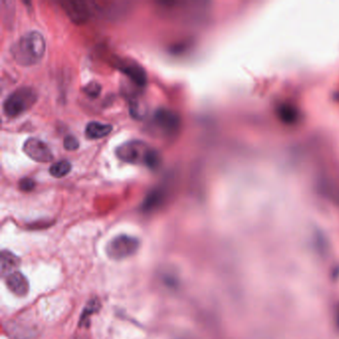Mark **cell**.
Instances as JSON below:
<instances>
[{
	"mask_svg": "<svg viewBox=\"0 0 339 339\" xmlns=\"http://www.w3.org/2000/svg\"><path fill=\"white\" fill-rule=\"evenodd\" d=\"M46 52V42L41 33L31 31L21 36L11 47V54L17 64L29 67L41 62Z\"/></svg>",
	"mask_w": 339,
	"mask_h": 339,
	"instance_id": "1",
	"label": "cell"
},
{
	"mask_svg": "<svg viewBox=\"0 0 339 339\" xmlns=\"http://www.w3.org/2000/svg\"><path fill=\"white\" fill-rule=\"evenodd\" d=\"M116 156L127 163L155 168L159 165L160 156L156 149L141 140H130L116 148Z\"/></svg>",
	"mask_w": 339,
	"mask_h": 339,
	"instance_id": "2",
	"label": "cell"
},
{
	"mask_svg": "<svg viewBox=\"0 0 339 339\" xmlns=\"http://www.w3.org/2000/svg\"><path fill=\"white\" fill-rule=\"evenodd\" d=\"M38 100V94L31 87H21L12 92L3 103V113L7 117H15L30 110Z\"/></svg>",
	"mask_w": 339,
	"mask_h": 339,
	"instance_id": "3",
	"label": "cell"
},
{
	"mask_svg": "<svg viewBox=\"0 0 339 339\" xmlns=\"http://www.w3.org/2000/svg\"><path fill=\"white\" fill-rule=\"evenodd\" d=\"M139 240L133 236L121 234L113 238L106 246L107 256L114 261L125 260L139 249Z\"/></svg>",
	"mask_w": 339,
	"mask_h": 339,
	"instance_id": "4",
	"label": "cell"
},
{
	"mask_svg": "<svg viewBox=\"0 0 339 339\" xmlns=\"http://www.w3.org/2000/svg\"><path fill=\"white\" fill-rule=\"evenodd\" d=\"M181 120L179 115L167 109L157 110L152 118V125L160 134L164 136H173L180 128Z\"/></svg>",
	"mask_w": 339,
	"mask_h": 339,
	"instance_id": "5",
	"label": "cell"
},
{
	"mask_svg": "<svg viewBox=\"0 0 339 339\" xmlns=\"http://www.w3.org/2000/svg\"><path fill=\"white\" fill-rule=\"evenodd\" d=\"M23 151L28 157L37 162L46 163L54 158L52 150L48 144L35 137H30L24 142Z\"/></svg>",
	"mask_w": 339,
	"mask_h": 339,
	"instance_id": "6",
	"label": "cell"
},
{
	"mask_svg": "<svg viewBox=\"0 0 339 339\" xmlns=\"http://www.w3.org/2000/svg\"><path fill=\"white\" fill-rule=\"evenodd\" d=\"M63 10L66 12L68 17L77 24L86 23L91 15L92 8L87 2L83 1H68L62 3Z\"/></svg>",
	"mask_w": 339,
	"mask_h": 339,
	"instance_id": "7",
	"label": "cell"
},
{
	"mask_svg": "<svg viewBox=\"0 0 339 339\" xmlns=\"http://www.w3.org/2000/svg\"><path fill=\"white\" fill-rule=\"evenodd\" d=\"M5 284L8 290L16 297L23 298L28 295L30 285L27 278L21 272H14L5 278Z\"/></svg>",
	"mask_w": 339,
	"mask_h": 339,
	"instance_id": "8",
	"label": "cell"
},
{
	"mask_svg": "<svg viewBox=\"0 0 339 339\" xmlns=\"http://www.w3.org/2000/svg\"><path fill=\"white\" fill-rule=\"evenodd\" d=\"M118 69L126 75L137 86L143 87L146 84V74L142 67L133 62H120Z\"/></svg>",
	"mask_w": 339,
	"mask_h": 339,
	"instance_id": "9",
	"label": "cell"
},
{
	"mask_svg": "<svg viewBox=\"0 0 339 339\" xmlns=\"http://www.w3.org/2000/svg\"><path fill=\"white\" fill-rule=\"evenodd\" d=\"M20 265V259L14 253L8 250H3L0 257V273L2 277H7L16 272Z\"/></svg>",
	"mask_w": 339,
	"mask_h": 339,
	"instance_id": "10",
	"label": "cell"
},
{
	"mask_svg": "<svg viewBox=\"0 0 339 339\" xmlns=\"http://www.w3.org/2000/svg\"><path fill=\"white\" fill-rule=\"evenodd\" d=\"M113 130V126L111 124L99 122V121H91L86 126V136L90 139H100L108 136Z\"/></svg>",
	"mask_w": 339,
	"mask_h": 339,
	"instance_id": "11",
	"label": "cell"
},
{
	"mask_svg": "<svg viewBox=\"0 0 339 339\" xmlns=\"http://www.w3.org/2000/svg\"><path fill=\"white\" fill-rule=\"evenodd\" d=\"M277 113L279 118L287 124H293L300 118L299 110L292 104L285 103L280 105L277 110Z\"/></svg>",
	"mask_w": 339,
	"mask_h": 339,
	"instance_id": "12",
	"label": "cell"
},
{
	"mask_svg": "<svg viewBox=\"0 0 339 339\" xmlns=\"http://www.w3.org/2000/svg\"><path fill=\"white\" fill-rule=\"evenodd\" d=\"M101 309V303L98 299H93L91 300L86 308L84 309L82 315H81V318H80V321H79V327L80 328H88L89 325H90V321H91V318L97 314Z\"/></svg>",
	"mask_w": 339,
	"mask_h": 339,
	"instance_id": "13",
	"label": "cell"
},
{
	"mask_svg": "<svg viewBox=\"0 0 339 339\" xmlns=\"http://www.w3.org/2000/svg\"><path fill=\"white\" fill-rule=\"evenodd\" d=\"M72 170V164L68 160H59L53 163L49 169V173L56 178H62L70 173Z\"/></svg>",
	"mask_w": 339,
	"mask_h": 339,
	"instance_id": "14",
	"label": "cell"
},
{
	"mask_svg": "<svg viewBox=\"0 0 339 339\" xmlns=\"http://www.w3.org/2000/svg\"><path fill=\"white\" fill-rule=\"evenodd\" d=\"M83 91L85 92V94L87 96H89L90 98H97L99 97V95L101 94L102 92V86L97 83V82H91L89 83L88 85H86L84 88H83Z\"/></svg>",
	"mask_w": 339,
	"mask_h": 339,
	"instance_id": "15",
	"label": "cell"
},
{
	"mask_svg": "<svg viewBox=\"0 0 339 339\" xmlns=\"http://www.w3.org/2000/svg\"><path fill=\"white\" fill-rule=\"evenodd\" d=\"M64 147H65V149H67V150H77L78 148H79V146H80V143H79V140H78V138L76 137V136H74V135H67V136H65V138H64Z\"/></svg>",
	"mask_w": 339,
	"mask_h": 339,
	"instance_id": "16",
	"label": "cell"
},
{
	"mask_svg": "<svg viewBox=\"0 0 339 339\" xmlns=\"http://www.w3.org/2000/svg\"><path fill=\"white\" fill-rule=\"evenodd\" d=\"M36 186V182L34 181V179L30 178V177H25L22 178L19 181V188L20 190L24 191V192H30L32 191Z\"/></svg>",
	"mask_w": 339,
	"mask_h": 339,
	"instance_id": "17",
	"label": "cell"
},
{
	"mask_svg": "<svg viewBox=\"0 0 339 339\" xmlns=\"http://www.w3.org/2000/svg\"><path fill=\"white\" fill-rule=\"evenodd\" d=\"M338 321H339V313H338Z\"/></svg>",
	"mask_w": 339,
	"mask_h": 339,
	"instance_id": "18",
	"label": "cell"
}]
</instances>
